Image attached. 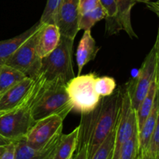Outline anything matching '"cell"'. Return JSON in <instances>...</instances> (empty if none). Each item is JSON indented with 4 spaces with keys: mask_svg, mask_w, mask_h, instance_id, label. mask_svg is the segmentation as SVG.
Here are the masks:
<instances>
[{
    "mask_svg": "<svg viewBox=\"0 0 159 159\" xmlns=\"http://www.w3.org/2000/svg\"><path fill=\"white\" fill-rule=\"evenodd\" d=\"M121 103L120 87L112 95L101 97L97 107L81 114L77 149L85 147L90 159L104 140L115 129Z\"/></svg>",
    "mask_w": 159,
    "mask_h": 159,
    "instance_id": "1",
    "label": "cell"
},
{
    "mask_svg": "<svg viewBox=\"0 0 159 159\" xmlns=\"http://www.w3.org/2000/svg\"><path fill=\"white\" fill-rule=\"evenodd\" d=\"M40 22L34 24L30 29L26 30L20 35L16 36L12 38L0 41V61L5 64L6 61L30 37L34 35L41 26Z\"/></svg>",
    "mask_w": 159,
    "mask_h": 159,
    "instance_id": "16",
    "label": "cell"
},
{
    "mask_svg": "<svg viewBox=\"0 0 159 159\" xmlns=\"http://www.w3.org/2000/svg\"><path fill=\"white\" fill-rule=\"evenodd\" d=\"M16 141H12L6 146L5 151L0 156V159H15Z\"/></svg>",
    "mask_w": 159,
    "mask_h": 159,
    "instance_id": "29",
    "label": "cell"
},
{
    "mask_svg": "<svg viewBox=\"0 0 159 159\" xmlns=\"http://www.w3.org/2000/svg\"><path fill=\"white\" fill-rule=\"evenodd\" d=\"M25 78H26V75L16 68L5 64L2 65L0 67V95Z\"/></svg>",
    "mask_w": 159,
    "mask_h": 159,
    "instance_id": "21",
    "label": "cell"
},
{
    "mask_svg": "<svg viewBox=\"0 0 159 159\" xmlns=\"http://www.w3.org/2000/svg\"><path fill=\"white\" fill-rule=\"evenodd\" d=\"M74 40L61 35L57 48L41 58L40 75L45 81L60 80L67 84L75 77L73 65Z\"/></svg>",
    "mask_w": 159,
    "mask_h": 159,
    "instance_id": "3",
    "label": "cell"
},
{
    "mask_svg": "<svg viewBox=\"0 0 159 159\" xmlns=\"http://www.w3.org/2000/svg\"><path fill=\"white\" fill-rule=\"evenodd\" d=\"M60 137L55 138L48 146L39 150L30 147L24 138H21L16 141L15 159H52Z\"/></svg>",
    "mask_w": 159,
    "mask_h": 159,
    "instance_id": "15",
    "label": "cell"
},
{
    "mask_svg": "<svg viewBox=\"0 0 159 159\" xmlns=\"http://www.w3.org/2000/svg\"><path fill=\"white\" fill-rule=\"evenodd\" d=\"M107 18V12L102 6H99L96 9L81 14L79 17V30H91V28L97 22Z\"/></svg>",
    "mask_w": 159,
    "mask_h": 159,
    "instance_id": "22",
    "label": "cell"
},
{
    "mask_svg": "<svg viewBox=\"0 0 159 159\" xmlns=\"http://www.w3.org/2000/svg\"><path fill=\"white\" fill-rule=\"evenodd\" d=\"M157 55L155 46L145 59L134 79L126 83L130 101L135 111L150 89L151 84L156 77Z\"/></svg>",
    "mask_w": 159,
    "mask_h": 159,
    "instance_id": "8",
    "label": "cell"
},
{
    "mask_svg": "<svg viewBox=\"0 0 159 159\" xmlns=\"http://www.w3.org/2000/svg\"><path fill=\"white\" fill-rule=\"evenodd\" d=\"M99 48L92 36L91 30H84L83 35L76 50V61L78 65V75H81L85 65L96 58Z\"/></svg>",
    "mask_w": 159,
    "mask_h": 159,
    "instance_id": "14",
    "label": "cell"
},
{
    "mask_svg": "<svg viewBox=\"0 0 159 159\" xmlns=\"http://www.w3.org/2000/svg\"><path fill=\"white\" fill-rule=\"evenodd\" d=\"M159 110V94L158 88L157 91L156 97H155V103H154L153 108L151 111L150 114L148 116L146 120L144 121L142 127L138 133V158L143 159L145 156L146 152H147L149 142H150L151 138L152 136L154 130H155V125L157 123V119L158 116Z\"/></svg>",
    "mask_w": 159,
    "mask_h": 159,
    "instance_id": "13",
    "label": "cell"
},
{
    "mask_svg": "<svg viewBox=\"0 0 159 159\" xmlns=\"http://www.w3.org/2000/svg\"><path fill=\"white\" fill-rule=\"evenodd\" d=\"M73 158H74V155H72V156H71L69 158H68V159H73Z\"/></svg>",
    "mask_w": 159,
    "mask_h": 159,
    "instance_id": "35",
    "label": "cell"
},
{
    "mask_svg": "<svg viewBox=\"0 0 159 159\" xmlns=\"http://www.w3.org/2000/svg\"><path fill=\"white\" fill-rule=\"evenodd\" d=\"M79 0H61L54 20L61 35L75 40L79 31Z\"/></svg>",
    "mask_w": 159,
    "mask_h": 159,
    "instance_id": "10",
    "label": "cell"
},
{
    "mask_svg": "<svg viewBox=\"0 0 159 159\" xmlns=\"http://www.w3.org/2000/svg\"><path fill=\"white\" fill-rule=\"evenodd\" d=\"M158 91V84H157L156 77L151 84L150 89L148 92L144 96L143 100L140 103L139 107L136 110L137 116V123H138V131L141 130L144 124V121L150 114L152 108H153L154 103H155V97Z\"/></svg>",
    "mask_w": 159,
    "mask_h": 159,
    "instance_id": "19",
    "label": "cell"
},
{
    "mask_svg": "<svg viewBox=\"0 0 159 159\" xmlns=\"http://www.w3.org/2000/svg\"><path fill=\"white\" fill-rule=\"evenodd\" d=\"M136 2H144V3H146L147 4L148 2H150V0H134Z\"/></svg>",
    "mask_w": 159,
    "mask_h": 159,
    "instance_id": "33",
    "label": "cell"
},
{
    "mask_svg": "<svg viewBox=\"0 0 159 159\" xmlns=\"http://www.w3.org/2000/svg\"><path fill=\"white\" fill-rule=\"evenodd\" d=\"M101 6L99 0H79V15L90 12Z\"/></svg>",
    "mask_w": 159,
    "mask_h": 159,
    "instance_id": "28",
    "label": "cell"
},
{
    "mask_svg": "<svg viewBox=\"0 0 159 159\" xmlns=\"http://www.w3.org/2000/svg\"><path fill=\"white\" fill-rule=\"evenodd\" d=\"M11 142H12V141H9V140H8V139H6V138H3L2 136H1V135H0V146H6Z\"/></svg>",
    "mask_w": 159,
    "mask_h": 159,
    "instance_id": "32",
    "label": "cell"
},
{
    "mask_svg": "<svg viewBox=\"0 0 159 159\" xmlns=\"http://www.w3.org/2000/svg\"><path fill=\"white\" fill-rule=\"evenodd\" d=\"M136 159H141V158H137Z\"/></svg>",
    "mask_w": 159,
    "mask_h": 159,
    "instance_id": "38",
    "label": "cell"
},
{
    "mask_svg": "<svg viewBox=\"0 0 159 159\" xmlns=\"http://www.w3.org/2000/svg\"><path fill=\"white\" fill-rule=\"evenodd\" d=\"M155 51H156L157 55V69H156V80L157 84H158V88L159 89V28L158 30V34H157L156 41L155 43Z\"/></svg>",
    "mask_w": 159,
    "mask_h": 159,
    "instance_id": "30",
    "label": "cell"
},
{
    "mask_svg": "<svg viewBox=\"0 0 159 159\" xmlns=\"http://www.w3.org/2000/svg\"><path fill=\"white\" fill-rule=\"evenodd\" d=\"M116 127L104 140L90 159H112L115 146Z\"/></svg>",
    "mask_w": 159,
    "mask_h": 159,
    "instance_id": "23",
    "label": "cell"
},
{
    "mask_svg": "<svg viewBox=\"0 0 159 159\" xmlns=\"http://www.w3.org/2000/svg\"><path fill=\"white\" fill-rule=\"evenodd\" d=\"M79 127H77L68 134H61L52 159H68L74 155L79 144Z\"/></svg>",
    "mask_w": 159,
    "mask_h": 159,
    "instance_id": "17",
    "label": "cell"
},
{
    "mask_svg": "<svg viewBox=\"0 0 159 159\" xmlns=\"http://www.w3.org/2000/svg\"><path fill=\"white\" fill-rule=\"evenodd\" d=\"M40 84V78L35 83L27 97L20 105L12 110L0 113V135L11 141H16L25 138L34 126L31 107Z\"/></svg>",
    "mask_w": 159,
    "mask_h": 159,
    "instance_id": "4",
    "label": "cell"
},
{
    "mask_svg": "<svg viewBox=\"0 0 159 159\" xmlns=\"http://www.w3.org/2000/svg\"><path fill=\"white\" fill-rule=\"evenodd\" d=\"M64 120L54 115L35 122L24 139L30 147L34 149H42L52 142L62 134Z\"/></svg>",
    "mask_w": 159,
    "mask_h": 159,
    "instance_id": "9",
    "label": "cell"
},
{
    "mask_svg": "<svg viewBox=\"0 0 159 159\" xmlns=\"http://www.w3.org/2000/svg\"><path fill=\"white\" fill-rule=\"evenodd\" d=\"M116 82L113 77H96L95 81V89L100 97L110 96L116 91Z\"/></svg>",
    "mask_w": 159,
    "mask_h": 159,
    "instance_id": "24",
    "label": "cell"
},
{
    "mask_svg": "<svg viewBox=\"0 0 159 159\" xmlns=\"http://www.w3.org/2000/svg\"><path fill=\"white\" fill-rule=\"evenodd\" d=\"M6 146H0V156H1L3 152H4V151H5V148H6Z\"/></svg>",
    "mask_w": 159,
    "mask_h": 159,
    "instance_id": "34",
    "label": "cell"
},
{
    "mask_svg": "<svg viewBox=\"0 0 159 159\" xmlns=\"http://www.w3.org/2000/svg\"><path fill=\"white\" fill-rule=\"evenodd\" d=\"M35 79L25 78L0 95V113L18 107L25 100L34 87Z\"/></svg>",
    "mask_w": 159,
    "mask_h": 159,
    "instance_id": "11",
    "label": "cell"
},
{
    "mask_svg": "<svg viewBox=\"0 0 159 159\" xmlns=\"http://www.w3.org/2000/svg\"><path fill=\"white\" fill-rule=\"evenodd\" d=\"M159 94V89H158ZM159 154V110L158 116L157 119L156 125H155V130H154L152 136L151 138L150 142H149L147 152H146L145 156L143 159H157Z\"/></svg>",
    "mask_w": 159,
    "mask_h": 159,
    "instance_id": "27",
    "label": "cell"
},
{
    "mask_svg": "<svg viewBox=\"0 0 159 159\" xmlns=\"http://www.w3.org/2000/svg\"><path fill=\"white\" fill-rule=\"evenodd\" d=\"M61 39L59 28L55 23L42 24L37 31V49L41 58L52 52L58 45Z\"/></svg>",
    "mask_w": 159,
    "mask_h": 159,
    "instance_id": "12",
    "label": "cell"
},
{
    "mask_svg": "<svg viewBox=\"0 0 159 159\" xmlns=\"http://www.w3.org/2000/svg\"><path fill=\"white\" fill-rule=\"evenodd\" d=\"M77 154L75 155V156H74V158L73 159H88L86 148L82 147L77 149Z\"/></svg>",
    "mask_w": 159,
    "mask_h": 159,
    "instance_id": "31",
    "label": "cell"
},
{
    "mask_svg": "<svg viewBox=\"0 0 159 159\" xmlns=\"http://www.w3.org/2000/svg\"><path fill=\"white\" fill-rule=\"evenodd\" d=\"M101 6L107 12L106 31L108 35L111 36L118 34L121 30L117 20L118 9L116 0H99Z\"/></svg>",
    "mask_w": 159,
    "mask_h": 159,
    "instance_id": "20",
    "label": "cell"
},
{
    "mask_svg": "<svg viewBox=\"0 0 159 159\" xmlns=\"http://www.w3.org/2000/svg\"><path fill=\"white\" fill-rule=\"evenodd\" d=\"M37 31L5 62V65L16 68L26 77L33 79H36L40 75L41 67V57L39 56L37 49Z\"/></svg>",
    "mask_w": 159,
    "mask_h": 159,
    "instance_id": "7",
    "label": "cell"
},
{
    "mask_svg": "<svg viewBox=\"0 0 159 159\" xmlns=\"http://www.w3.org/2000/svg\"><path fill=\"white\" fill-rule=\"evenodd\" d=\"M2 65H4V64H3L2 62V61H0V67H1Z\"/></svg>",
    "mask_w": 159,
    "mask_h": 159,
    "instance_id": "36",
    "label": "cell"
},
{
    "mask_svg": "<svg viewBox=\"0 0 159 159\" xmlns=\"http://www.w3.org/2000/svg\"><path fill=\"white\" fill-rule=\"evenodd\" d=\"M120 89L121 103L116 125L115 146L112 159H117L121 147L124 143L131 138L134 134L138 133L136 111L132 107L126 84L120 87Z\"/></svg>",
    "mask_w": 159,
    "mask_h": 159,
    "instance_id": "6",
    "label": "cell"
},
{
    "mask_svg": "<svg viewBox=\"0 0 159 159\" xmlns=\"http://www.w3.org/2000/svg\"><path fill=\"white\" fill-rule=\"evenodd\" d=\"M61 0H48L43 12L40 17V23H54L56 14L59 9Z\"/></svg>",
    "mask_w": 159,
    "mask_h": 159,
    "instance_id": "26",
    "label": "cell"
},
{
    "mask_svg": "<svg viewBox=\"0 0 159 159\" xmlns=\"http://www.w3.org/2000/svg\"><path fill=\"white\" fill-rule=\"evenodd\" d=\"M138 156V138L136 133L121 147L117 159H136Z\"/></svg>",
    "mask_w": 159,
    "mask_h": 159,
    "instance_id": "25",
    "label": "cell"
},
{
    "mask_svg": "<svg viewBox=\"0 0 159 159\" xmlns=\"http://www.w3.org/2000/svg\"><path fill=\"white\" fill-rule=\"evenodd\" d=\"M118 14L117 20L121 30H124L131 38H137L131 24V10L136 2L134 0H116Z\"/></svg>",
    "mask_w": 159,
    "mask_h": 159,
    "instance_id": "18",
    "label": "cell"
},
{
    "mask_svg": "<svg viewBox=\"0 0 159 159\" xmlns=\"http://www.w3.org/2000/svg\"><path fill=\"white\" fill-rule=\"evenodd\" d=\"M157 159H159V154H158V157H157Z\"/></svg>",
    "mask_w": 159,
    "mask_h": 159,
    "instance_id": "37",
    "label": "cell"
},
{
    "mask_svg": "<svg viewBox=\"0 0 159 159\" xmlns=\"http://www.w3.org/2000/svg\"><path fill=\"white\" fill-rule=\"evenodd\" d=\"M97 76L94 73L79 75L66 84L67 92L72 103V111L88 113L98 106L101 97L95 89V81Z\"/></svg>",
    "mask_w": 159,
    "mask_h": 159,
    "instance_id": "5",
    "label": "cell"
},
{
    "mask_svg": "<svg viewBox=\"0 0 159 159\" xmlns=\"http://www.w3.org/2000/svg\"><path fill=\"white\" fill-rule=\"evenodd\" d=\"M40 84L31 107L34 122L48 116H61L65 120L73 106L67 92L66 84L60 80L45 81L40 75Z\"/></svg>",
    "mask_w": 159,
    "mask_h": 159,
    "instance_id": "2",
    "label": "cell"
}]
</instances>
